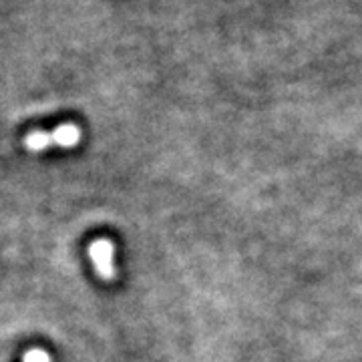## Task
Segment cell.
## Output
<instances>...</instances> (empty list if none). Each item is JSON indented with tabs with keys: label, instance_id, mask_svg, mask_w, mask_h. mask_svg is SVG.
I'll return each mask as SVG.
<instances>
[{
	"label": "cell",
	"instance_id": "obj_1",
	"mask_svg": "<svg viewBox=\"0 0 362 362\" xmlns=\"http://www.w3.org/2000/svg\"><path fill=\"white\" fill-rule=\"evenodd\" d=\"M83 131L75 123H65L59 125L52 131H30L25 137V147L28 151H45L49 147H63V149H73L81 143Z\"/></svg>",
	"mask_w": 362,
	"mask_h": 362
},
{
	"label": "cell",
	"instance_id": "obj_2",
	"mask_svg": "<svg viewBox=\"0 0 362 362\" xmlns=\"http://www.w3.org/2000/svg\"><path fill=\"white\" fill-rule=\"evenodd\" d=\"M89 258L97 276L103 282H113L117 278L115 268V244L109 238L93 240L89 246Z\"/></svg>",
	"mask_w": 362,
	"mask_h": 362
},
{
	"label": "cell",
	"instance_id": "obj_3",
	"mask_svg": "<svg viewBox=\"0 0 362 362\" xmlns=\"http://www.w3.org/2000/svg\"><path fill=\"white\" fill-rule=\"evenodd\" d=\"M23 362H52V356L42 349H30L26 350Z\"/></svg>",
	"mask_w": 362,
	"mask_h": 362
}]
</instances>
